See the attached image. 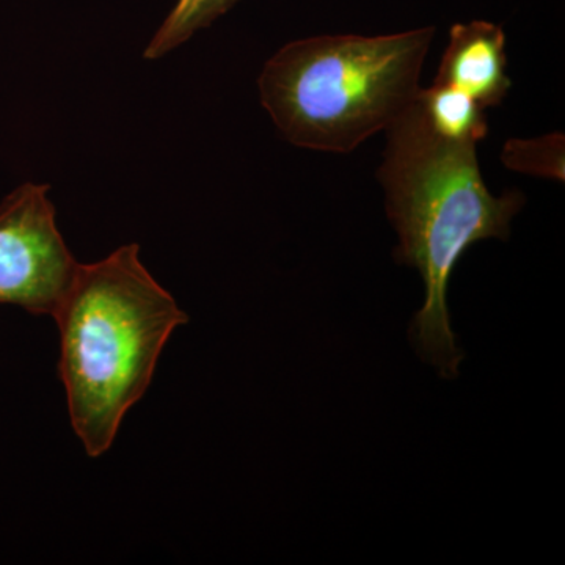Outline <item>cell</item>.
Returning a JSON list of instances; mask_svg holds the SVG:
<instances>
[{"mask_svg": "<svg viewBox=\"0 0 565 565\" xmlns=\"http://www.w3.org/2000/svg\"><path fill=\"white\" fill-rule=\"evenodd\" d=\"M379 181L385 210L399 237L394 259L414 267L426 300L408 334L423 362L455 379L463 360L451 329L448 286L463 253L479 241H508L525 196L487 189L476 143L445 139L424 117L418 98L386 129Z\"/></svg>", "mask_w": 565, "mask_h": 565, "instance_id": "cell-1", "label": "cell"}, {"mask_svg": "<svg viewBox=\"0 0 565 565\" xmlns=\"http://www.w3.org/2000/svg\"><path fill=\"white\" fill-rule=\"evenodd\" d=\"M52 318L70 423L96 459L114 445L122 419L150 388L163 348L189 318L148 273L137 244L77 264Z\"/></svg>", "mask_w": 565, "mask_h": 565, "instance_id": "cell-2", "label": "cell"}, {"mask_svg": "<svg viewBox=\"0 0 565 565\" xmlns=\"http://www.w3.org/2000/svg\"><path fill=\"white\" fill-rule=\"evenodd\" d=\"M434 35L423 28L291 41L264 65L259 99L289 143L345 154L416 102Z\"/></svg>", "mask_w": 565, "mask_h": 565, "instance_id": "cell-3", "label": "cell"}, {"mask_svg": "<svg viewBox=\"0 0 565 565\" xmlns=\"http://www.w3.org/2000/svg\"><path fill=\"white\" fill-rule=\"evenodd\" d=\"M50 185L24 182L0 202V305L52 316L77 267Z\"/></svg>", "mask_w": 565, "mask_h": 565, "instance_id": "cell-4", "label": "cell"}, {"mask_svg": "<svg viewBox=\"0 0 565 565\" xmlns=\"http://www.w3.org/2000/svg\"><path fill=\"white\" fill-rule=\"evenodd\" d=\"M505 57V35L487 21L452 25L440 62L437 84L467 93L482 107L498 106L511 90Z\"/></svg>", "mask_w": 565, "mask_h": 565, "instance_id": "cell-5", "label": "cell"}, {"mask_svg": "<svg viewBox=\"0 0 565 565\" xmlns=\"http://www.w3.org/2000/svg\"><path fill=\"white\" fill-rule=\"evenodd\" d=\"M418 103L430 128L445 139L478 145L489 132L484 107L455 87L434 82L419 90Z\"/></svg>", "mask_w": 565, "mask_h": 565, "instance_id": "cell-6", "label": "cell"}, {"mask_svg": "<svg viewBox=\"0 0 565 565\" xmlns=\"http://www.w3.org/2000/svg\"><path fill=\"white\" fill-rule=\"evenodd\" d=\"M239 0H178L161 28L154 33L143 57L158 61L170 54L196 32L210 28L212 22L232 9Z\"/></svg>", "mask_w": 565, "mask_h": 565, "instance_id": "cell-7", "label": "cell"}, {"mask_svg": "<svg viewBox=\"0 0 565 565\" xmlns=\"http://www.w3.org/2000/svg\"><path fill=\"white\" fill-rule=\"evenodd\" d=\"M504 166L534 177L564 181V136L555 132L533 140H508L501 154Z\"/></svg>", "mask_w": 565, "mask_h": 565, "instance_id": "cell-8", "label": "cell"}]
</instances>
